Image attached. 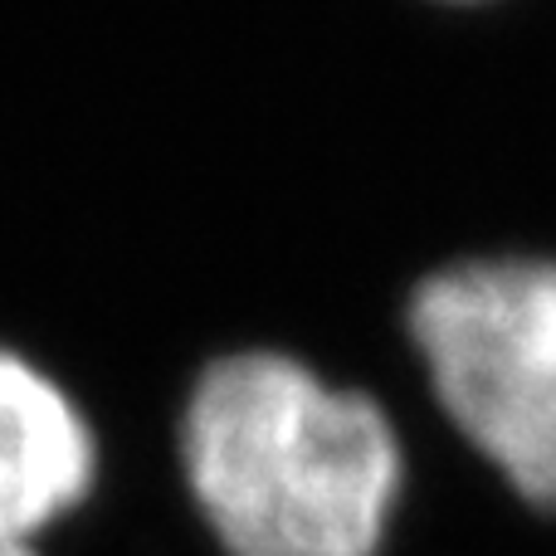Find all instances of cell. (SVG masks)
Wrapping results in <instances>:
<instances>
[{
	"label": "cell",
	"mask_w": 556,
	"mask_h": 556,
	"mask_svg": "<svg viewBox=\"0 0 556 556\" xmlns=\"http://www.w3.org/2000/svg\"><path fill=\"white\" fill-rule=\"evenodd\" d=\"M166 440L211 556H386L410 503L401 410L278 342L205 356Z\"/></svg>",
	"instance_id": "6da1fadb"
},
{
	"label": "cell",
	"mask_w": 556,
	"mask_h": 556,
	"mask_svg": "<svg viewBox=\"0 0 556 556\" xmlns=\"http://www.w3.org/2000/svg\"><path fill=\"white\" fill-rule=\"evenodd\" d=\"M108 483L93 405L29 352L0 346V542H45Z\"/></svg>",
	"instance_id": "3957f363"
},
{
	"label": "cell",
	"mask_w": 556,
	"mask_h": 556,
	"mask_svg": "<svg viewBox=\"0 0 556 556\" xmlns=\"http://www.w3.org/2000/svg\"><path fill=\"white\" fill-rule=\"evenodd\" d=\"M0 556H49L39 542H0Z\"/></svg>",
	"instance_id": "277c9868"
},
{
	"label": "cell",
	"mask_w": 556,
	"mask_h": 556,
	"mask_svg": "<svg viewBox=\"0 0 556 556\" xmlns=\"http://www.w3.org/2000/svg\"><path fill=\"white\" fill-rule=\"evenodd\" d=\"M430 425L528 518L556 522V250L430 264L401 298Z\"/></svg>",
	"instance_id": "7a4b0ae2"
},
{
	"label": "cell",
	"mask_w": 556,
	"mask_h": 556,
	"mask_svg": "<svg viewBox=\"0 0 556 556\" xmlns=\"http://www.w3.org/2000/svg\"><path fill=\"white\" fill-rule=\"evenodd\" d=\"M430 5H444V10H483V5H498V0H430Z\"/></svg>",
	"instance_id": "5b68a950"
}]
</instances>
